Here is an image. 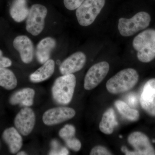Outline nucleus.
Returning a JSON list of instances; mask_svg holds the SVG:
<instances>
[{
    "mask_svg": "<svg viewBox=\"0 0 155 155\" xmlns=\"http://www.w3.org/2000/svg\"><path fill=\"white\" fill-rule=\"evenodd\" d=\"M29 12L27 0H14L10 9V14L15 22H21L26 19Z\"/></svg>",
    "mask_w": 155,
    "mask_h": 155,
    "instance_id": "nucleus-19",
    "label": "nucleus"
},
{
    "mask_svg": "<svg viewBox=\"0 0 155 155\" xmlns=\"http://www.w3.org/2000/svg\"><path fill=\"white\" fill-rule=\"evenodd\" d=\"M55 64L54 60L49 59L43 64L41 67L29 76L30 81L33 83H39L49 78L55 71Z\"/></svg>",
    "mask_w": 155,
    "mask_h": 155,
    "instance_id": "nucleus-18",
    "label": "nucleus"
},
{
    "mask_svg": "<svg viewBox=\"0 0 155 155\" xmlns=\"http://www.w3.org/2000/svg\"><path fill=\"white\" fill-rule=\"evenodd\" d=\"M2 137L8 144L12 153H16L21 149L22 146V138L20 134L14 127L7 128L3 132Z\"/></svg>",
    "mask_w": 155,
    "mask_h": 155,
    "instance_id": "nucleus-16",
    "label": "nucleus"
},
{
    "mask_svg": "<svg viewBox=\"0 0 155 155\" xmlns=\"http://www.w3.org/2000/svg\"><path fill=\"white\" fill-rule=\"evenodd\" d=\"M139 75L135 69H123L111 77L106 83V88L113 94L123 93L130 91L138 82Z\"/></svg>",
    "mask_w": 155,
    "mask_h": 155,
    "instance_id": "nucleus-1",
    "label": "nucleus"
},
{
    "mask_svg": "<svg viewBox=\"0 0 155 155\" xmlns=\"http://www.w3.org/2000/svg\"><path fill=\"white\" fill-rule=\"evenodd\" d=\"M13 46L19 52L23 63L28 64L32 62L34 56V46L33 42L28 37L24 35L17 36L13 41Z\"/></svg>",
    "mask_w": 155,
    "mask_h": 155,
    "instance_id": "nucleus-13",
    "label": "nucleus"
},
{
    "mask_svg": "<svg viewBox=\"0 0 155 155\" xmlns=\"http://www.w3.org/2000/svg\"><path fill=\"white\" fill-rule=\"evenodd\" d=\"M150 21V14L144 11H141L129 19L120 18L118 23V30L122 36H132L148 27Z\"/></svg>",
    "mask_w": 155,
    "mask_h": 155,
    "instance_id": "nucleus-4",
    "label": "nucleus"
},
{
    "mask_svg": "<svg viewBox=\"0 0 155 155\" xmlns=\"http://www.w3.org/2000/svg\"><path fill=\"white\" fill-rule=\"evenodd\" d=\"M76 130L73 125L67 124L60 130L59 135L70 149L78 152L81 147V142L75 137Z\"/></svg>",
    "mask_w": 155,
    "mask_h": 155,
    "instance_id": "nucleus-17",
    "label": "nucleus"
},
{
    "mask_svg": "<svg viewBox=\"0 0 155 155\" xmlns=\"http://www.w3.org/2000/svg\"><path fill=\"white\" fill-rule=\"evenodd\" d=\"M27 153L24 151H20L17 153V155H27Z\"/></svg>",
    "mask_w": 155,
    "mask_h": 155,
    "instance_id": "nucleus-26",
    "label": "nucleus"
},
{
    "mask_svg": "<svg viewBox=\"0 0 155 155\" xmlns=\"http://www.w3.org/2000/svg\"><path fill=\"white\" fill-rule=\"evenodd\" d=\"M35 91L33 89L25 87L14 93L10 97L9 103L12 105L19 104L24 107H29L34 104Z\"/></svg>",
    "mask_w": 155,
    "mask_h": 155,
    "instance_id": "nucleus-15",
    "label": "nucleus"
},
{
    "mask_svg": "<svg viewBox=\"0 0 155 155\" xmlns=\"http://www.w3.org/2000/svg\"><path fill=\"white\" fill-rule=\"evenodd\" d=\"M117 125L115 111L113 108H109L103 114L99 126L100 130L104 134L110 135Z\"/></svg>",
    "mask_w": 155,
    "mask_h": 155,
    "instance_id": "nucleus-20",
    "label": "nucleus"
},
{
    "mask_svg": "<svg viewBox=\"0 0 155 155\" xmlns=\"http://www.w3.org/2000/svg\"><path fill=\"white\" fill-rule=\"evenodd\" d=\"M14 125L20 134L26 136L33 130L35 123V115L29 107L21 109L14 119Z\"/></svg>",
    "mask_w": 155,
    "mask_h": 155,
    "instance_id": "nucleus-9",
    "label": "nucleus"
},
{
    "mask_svg": "<svg viewBox=\"0 0 155 155\" xmlns=\"http://www.w3.org/2000/svg\"><path fill=\"white\" fill-rule=\"evenodd\" d=\"M48 9L43 5L35 4L29 9L26 18V30L31 35L37 36L43 30Z\"/></svg>",
    "mask_w": 155,
    "mask_h": 155,
    "instance_id": "nucleus-6",
    "label": "nucleus"
},
{
    "mask_svg": "<svg viewBox=\"0 0 155 155\" xmlns=\"http://www.w3.org/2000/svg\"><path fill=\"white\" fill-rule=\"evenodd\" d=\"M132 45L139 61L144 63L152 61L155 58V29L140 32L134 39Z\"/></svg>",
    "mask_w": 155,
    "mask_h": 155,
    "instance_id": "nucleus-2",
    "label": "nucleus"
},
{
    "mask_svg": "<svg viewBox=\"0 0 155 155\" xmlns=\"http://www.w3.org/2000/svg\"><path fill=\"white\" fill-rule=\"evenodd\" d=\"M142 108L150 116L155 117V78L144 84L140 98Z\"/></svg>",
    "mask_w": 155,
    "mask_h": 155,
    "instance_id": "nucleus-11",
    "label": "nucleus"
},
{
    "mask_svg": "<svg viewBox=\"0 0 155 155\" xmlns=\"http://www.w3.org/2000/svg\"><path fill=\"white\" fill-rule=\"evenodd\" d=\"M91 155H113L105 147L102 146H97L93 148L90 153Z\"/></svg>",
    "mask_w": 155,
    "mask_h": 155,
    "instance_id": "nucleus-23",
    "label": "nucleus"
},
{
    "mask_svg": "<svg viewBox=\"0 0 155 155\" xmlns=\"http://www.w3.org/2000/svg\"><path fill=\"white\" fill-rule=\"evenodd\" d=\"M84 0H64V6L70 11H73L77 8L84 2Z\"/></svg>",
    "mask_w": 155,
    "mask_h": 155,
    "instance_id": "nucleus-24",
    "label": "nucleus"
},
{
    "mask_svg": "<svg viewBox=\"0 0 155 155\" xmlns=\"http://www.w3.org/2000/svg\"><path fill=\"white\" fill-rule=\"evenodd\" d=\"M110 65L106 61L93 65L88 69L84 79V87L86 90H91L97 87L107 75Z\"/></svg>",
    "mask_w": 155,
    "mask_h": 155,
    "instance_id": "nucleus-7",
    "label": "nucleus"
},
{
    "mask_svg": "<svg viewBox=\"0 0 155 155\" xmlns=\"http://www.w3.org/2000/svg\"><path fill=\"white\" fill-rule=\"evenodd\" d=\"M105 4V0H84L76 9V16L81 26L91 25L101 13Z\"/></svg>",
    "mask_w": 155,
    "mask_h": 155,
    "instance_id": "nucleus-5",
    "label": "nucleus"
},
{
    "mask_svg": "<svg viewBox=\"0 0 155 155\" xmlns=\"http://www.w3.org/2000/svg\"><path fill=\"white\" fill-rule=\"evenodd\" d=\"M76 84V77L73 74L58 78L51 89L53 99L60 104H68L73 98Z\"/></svg>",
    "mask_w": 155,
    "mask_h": 155,
    "instance_id": "nucleus-3",
    "label": "nucleus"
},
{
    "mask_svg": "<svg viewBox=\"0 0 155 155\" xmlns=\"http://www.w3.org/2000/svg\"><path fill=\"white\" fill-rule=\"evenodd\" d=\"M127 141L138 155H155V149L145 134L135 131L130 134Z\"/></svg>",
    "mask_w": 155,
    "mask_h": 155,
    "instance_id": "nucleus-10",
    "label": "nucleus"
},
{
    "mask_svg": "<svg viewBox=\"0 0 155 155\" xmlns=\"http://www.w3.org/2000/svg\"><path fill=\"white\" fill-rule=\"evenodd\" d=\"M17 85V77L14 72L6 68H0V86L8 90H11Z\"/></svg>",
    "mask_w": 155,
    "mask_h": 155,
    "instance_id": "nucleus-21",
    "label": "nucleus"
},
{
    "mask_svg": "<svg viewBox=\"0 0 155 155\" xmlns=\"http://www.w3.org/2000/svg\"><path fill=\"white\" fill-rule=\"evenodd\" d=\"M57 42L55 39L47 37L41 40L38 44L35 50V55L40 64H44L49 60L51 53L55 48Z\"/></svg>",
    "mask_w": 155,
    "mask_h": 155,
    "instance_id": "nucleus-14",
    "label": "nucleus"
},
{
    "mask_svg": "<svg viewBox=\"0 0 155 155\" xmlns=\"http://www.w3.org/2000/svg\"><path fill=\"white\" fill-rule=\"evenodd\" d=\"M11 65L12 61L8 58L3 57L2 51L0 50V68H7Z\"/></svg>",
    "mask_w": 155,
    "mask_h": 155,
    "instance_id": "nucleus-25",
    "label": "nucleus"
},
{
    "mask_svg": "<svg viewBox=\"0 0 155 155\" xmlns=\"http://www.w3.org/2000/svg\"><path fill=\"white\" fill-rule=\"evenodd\" d=\"M115 106L119 114L127 120L136 122L139 119L138 111L130 108L126 103L122 101H117L115 102Z\"/></svg>",
    "mask_w": 155,
    "mask_h": 155,
    "instance_id": "nucleus-22",
    "label": "nucleus"
},
{
    "mask_svg": "<svg viewBox=\"0 0 155 155\" xmlns=\"http://www.w3.org/2000/svg\"><path fill=\"white\" fill-rule=\"evenodd\" d=\"M75 114V111L72 108L61 107L51 108L45 112L43 122L48 126L58 125L72 119Z\"/></svg>",
    "mask_w": 155,
    "mask_h": 155,
    "instance_id": "nucleus-8",
    "label": "nucleus"
},
{
    "mask_svg": "<svg viewBox=\"0 0 155 155\" xmlns=\"http://www.w3.org/2000/svg\"><path fill=\"white\" fill-rule=\"evenodd\" d=\"M86 55L82 52L74 53L61 63L59 68L61 74H73L80 71L86 64Z\"/></svg>",
    "mask_w": 155,
    "mask_h": 155,
    "instance_id": "nucleus-12",
    "label": "nucleus"
}]
</instances>
